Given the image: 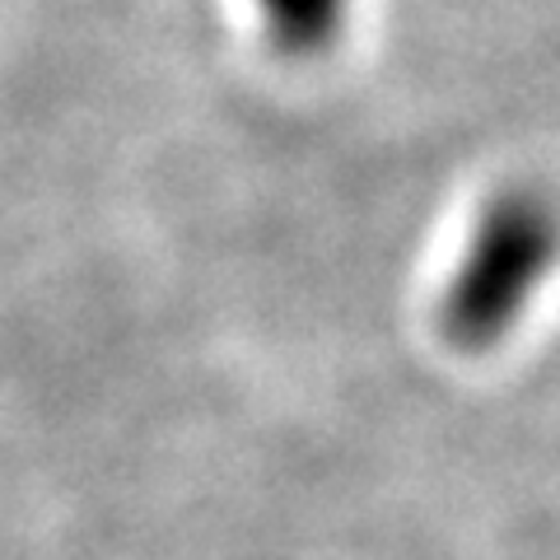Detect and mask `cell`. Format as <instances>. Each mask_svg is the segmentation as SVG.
Listing matches in <instances>:
<instances>
[{
    "label": "cell",
    "mask_w": 560,
    "mask_h": 560,
    "mask_svg": "<svg viewBox=\"0 0 560 560\" xmlns=\"http://www.w3.org/2000/svg\"><path fill=\"white\" fill-rule=\"evenodd\" d=\"M560 267V206L541 187H504L471 220L458 267L440 290V337L481 355L495 350L518 318L533 308L537 290Z\"/></svg>",
    "instance_id": "obj_1"
},
{
    "label": "cell",
    "mask_w": 560,
    "mask_h": 560,
    "mask_svg": "<svg viewBox=\"0 0 560 560\" xmlns=\"http://www.w3.org/2000/svg\"><path fill=\"white\" fill-rule=\"evenodd\" d=\"M355 0H253L261 38L290 61H318L346 38Z\"/></svg>",
    "instance_id": "obj_2"
}]
</instances>
